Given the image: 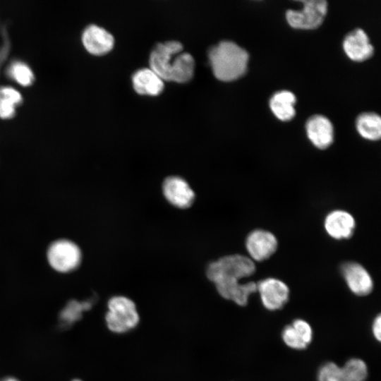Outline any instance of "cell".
<instances>
[{
  "mask_svg": "<svg viewBox=\"0 0 381 381\" xmlns=\"http://www.w3.org/2000/svg\"><path fill=\"white\" fill-rule=\"evenodd\" d=\"M139 321L140 315L133 300L123 296H114L109 299L105 322L111 332L126 333L136 327Z\"/></svg>",
  "mask_w": 381,
  "mask_h": 381,
  "instance_id": "3",
  "label": "cell"
},
{
  "mask_svg": "<svg viewBox=\"0 0 381 381\" xmlns=\"http://www.w3.org/2000/svg\"><path fill=\"white\" fill-rule=\"evenodd\" d=\"M306 131L310 141L318 149L325 150L333 143V126L325 116L315 114L310 116L306 121Z\"/></svg>",
  "mask_w": 381,
  "mask_h": 381,
  "instance_id": "12",
  "label": "cell"
},
{
  "mask_svg": "<svg viewBox=\"0 0 381 381\" xmlns=\"http://www.w3.org/2000/svg\"><path fill=\"white\" fill-rule=\"evenodd\" d=\"M343 49L346 56L356 62L370 59L374 52L367 34L361 28H356L345 36Z\"/></svg>",
  "mask_w": 381,
  "mask_h": 381,
  "instance_id": "13",
  "label": "cell"
},
{
  "mask_svg": "<svg viewBox=\"0 0 381 381\" xmlns=\"http://www.w3.org/2000/svg\"><path fill=\"white\" fill-rule=\"evenodd\" d=\"M71 381H82V380L80 379L75 378V379L72 380Z\"/></svg>",
  "mask_w": 381,
  "mask_h": 381,
  "instance_id": "26",
  "label": "cell"
},
{
  "mask_svg": "<svg viewBox=\"0 0 381 381\" xmlns=\"http://www.w3.org/2000/svg\"><path fill=\"white\" fill-rule=\"evenodd\" d=\"M93 305V300L78 301H70L59 313V321L64 327L71 326L78 321L84 312L89 310Z\"/></svg>",
  "mask_w": 381,
  "mask_h": 381,
  "instance_id": "21",
  "label": "cell"
},
{
  "mask_svg": "<svg viewBox=\"0 0 381 381\" xmlns=\"http://www.w3.org/2000/svg\"><path fill=\"white\" fill-rule=\"evenodd\" d=\"M372 331L375 338L380 341L381 339V316L380 314L377 315L373 321Z\"/></svg>",
  "mask_w": 381,
  "mask_h": 381,
  "instance_id": "24",
  "label": "cell"
},
{
  "mask_svg": "<svg viewBox=\"0 0 381 381\" xmlns=\"http://www.w3.org/2000/svg\"><path fill=\"white\" fill-rule=\"evenodd\" d=\"M214 284L222 297L241 306H246L249 296L257 291V284L254 282L241 284L238 280L224 279Z\"/></svg>",
  "mask_w": 381,
  "mask_h": 381,
  "instance_id": "16",
  "label": "cell"
},
{
  "mask_svg": "<svg viewBox=\"0 0 381 381\" xmlns=\"http://www.w3.org/2000/svg\"><path fill=\"white\" fill-rule=\"evenodd\" d=\"M132 82L135 91L140 95L157 96L164 89V81L150 68L137 71Z\"/></svg>",
  "mask_w": 381,
  "mask_h": 381,
  "instance_id": "18",
  "label": "cell"
},
{
  "mask_svg": "<svg viewBox=\"0 0 381 381\" xmlns=\"http://www.w3.org/2000/svg\"><path fill=\"white\" fill-rule=\"evenodd\" d=\"M282 337L289 347L302 350L306 349L313 339V330L309 323L301 319H296L284 327Z\"/></svg>",
  "mask_w": 381,
  "mask_h": 381,
  "instance_id": "17",
  "label": "cell"
},
{
  "mask_svg": "<svg viewBox=\"0 0 381 381\" xmlns=\"http://www.w3.org/2000/svg\"><path fill=\"white\" fill-rule=\"evenodd\" d=\"M296 99L289 90L275 92L270 99L269 105L274 115L282 121L291 120L296 115L294 104Z\"/></svg>",
  "mask_w": 381,
  "mask_h": 381,
  "instance_id": "19",
  "label": "cell"
},
{
  "mask_svg": "<svg viewBox=\"0 0 381 381\" xmlns=\"http://www.w3.org/2000/svg\"><path fill=\"white\" fill-rule=\"evenodd\" d=\"M341 274L351 291L359 296L370 294L373 282L366 269L355 262H346L341 266Z\"/></svg>",
  "mask_w": 381,
  "mask_h": 381,
  "instance_id": "10",
  "label": "cell"
},
{
  "mask_svg": "<svg viewBox=\"0 0 381 381\" xmlns=\"http://www.w3.org/2000/svg\"><path fill=\"white\" fill-rule=\"evenodd\" d=\"M11 74L18 83L23 86L30 85L34 79L31 69L22 62H16L12 65Z\"/></svg>",
  "mask_w": 381,
  "mask_h": 381,
  "instance_id": "23",
  "label": "cell"
},
{
  "mask_svg": "<svg viewBox=\"0 0 381 381\" xmlns=\"http://www.w3.org/2000/svg\"><path fill=\"white\" fill-rule=\"evenodd\" d=\"M258 291L263 306L269 310L281 309L288 301L289 289L282 281L268 277L257 283Z\"/></svg>",
  "mask_w": 381,
  "mask_h": 381,
  "instance_id": "8",
  "label": "cell"
},
{
  "mask_svg": "<svg viewBox=\"0 0 381 381\" xmlns=\"http://www.w3.org/2000/svg\"><path fill=\"white\" fill-rule=\"evenodd\" d=\"M303 8L299 11L289 9L286 12L289 25L301 30L318 28L323 22L327 12V2L325 0L300 1Z\"/></svg>",
  "mask_w": 381,
  "mask_h": 381,
  "instance_id": "5",
  "label": "cell"
},
{
  "mask_svg": "<svg viewBox=\"0 0 381 381\" xmlns=\"http://www.w3.org/2000/svg\"><path fill=\"white\" fill-rule=\"evenodd\" d=\"M47 258L51 267L59 272H68L75 270L81 260L79 247L68 240H59L49 248Z\"/></svg>",
  "mask_w": 381,
  "mask_h": 381,
  "instance_id": "7",
  "label": "cell"
},
{
  "mask_svg": "<svg viewBox=\"0 0 381 381\" xmlns=\"http://www.w3.org/2000/svg\"><path fill=\"white\" fill-rule=\"evenodd\" d=\"M162 190L165 198L179 208L189 207L195 198L194 191L190 185L179 176L167 177L163 182Z\"/></svg>",
  "mask_w": 381,
  "mask_h": 381,
  "instance_id": "11",
  "label": "cell"
},
{
  "mask_svg": "<svg viewBox=\"0 0 381 381\" xmlns=\"http://www.w3.org/2000/svg\"><path fill=\"white\" fill-rule=\"evenodd\" d=\"M1 381H20L18 379L14 377L8 376L4 378Z\"/></svg>",
  "mask_w": 381,
  "mask_h": 381,
  "instance_id": "25",
  "label": "cell"
},
{
  "mask_svg": "<svg viewBox=\"0 0 381 381\" xmlns=\"http://www.w3.org/2000/svg\"><path fill=\"white\" fill-rule=\"evenodd\" d=\"M182 51V44L177 41L157 44L150 54V68L163 81L188 82L194 73L195 61L190 54Z\"/></svg>",
  "mask_w": 381,
  "mask_h": 381,
  "instance_id": "1",
  "label": "cell"
},
{
  "mask_svg": "<svg viewBox=\"0 0 381 381\" xmlns=\"http://www.w3.org/2000/svg\"><path fill=\"white\" fill-rule=\"evenodd\" d=\"M246 247L252 260L261 262L268 259L275 253L278 241L270 231L255 229L248 235Z\"/></svg>",
  "mask_w": 381,
  "mask_h": 381,
  "instance_id": "9",
  "label": "cell"
},
{
  "mask_svg": "<svg viewBox=\"0 0 381 381\" xmlns=\"http://www.w3.org/2000/svg\"><path fill=\"white\" fill-rule=\"evenodd\" d=\"M368 375L365 363L359 358H351L343 367L333 362L324 363L318 373V381H365Z\"/></svg>",
  "mask_w": 381,
  "mask_h": 381,
  "instance_id": "6",
  "label": "cell"
},
{
  "mask_svg": "<svg viewBox=\"0 0 381 381\" xmlns=\"http://www.w3.org/2000/svg\"><path fill=\"white\" fill-rule=\"evenodd\" d=\"M255 270V265L250 258L234 254L211 262L207 268L206 275L213 283L224 279L240 281L253 275Z\"/></svg>",
  "mask_w": 381,
  "mask_h": 381,
  "instance_id": "4",
  "label": "cell"
},
{
  "mask_svg": "<svg viewBox=\"0 0 381 381\" xmlns=\"http://www.w3.org/2000/svg\"><path fill=\"white\" fill-rule=\"evenodd\" d=\"M326 232L334 239H347L352 236L356 226L353 217L346 211L336 210L325 219Z\"/></svg>",
  "mask_w": 381,
  "mask_h": 381,
  "instance_id": "14",
  "label": "cell"
},
{
  "mask_svg": "<svg viewBox=\"0 0 381 381\" xmlns=\"http://www.w3.org/2000/svg\"><path fill=\"white\" fill-rule=\"evenodd\" d=\"M208 57L212 72L219 80L234 81L247 71L248 53L231 41H222L211 48Z\"/></svg>",
  "mask_w": 381,
  "mask_h": 381,
  "instance_id": "2",
  "label": "cell"
},
{
  "mask_svg": "<svg viewBox=\"0 0 381 381\" xmlns=\"http://www.w3.org/2000/svg\"><path fill=\"white\" fill-rule=\"evenodd\" d=\"M357 131L363 138L375 141L381 136V119L374 112H364L356 119Z\"/></svg>",
  "mask_w": 381,
  "mask_h": 381,
  "instance_id": "20",
  "label": "cell"
},
{
  "mask_svg": "<svg viewBox=\"0 0 381 381\" xmlns=\"http://www.w3.org/2000/svg\"><path fill=\"white\" fill-rule=\"evenodd\" d=\"M83 44L86 50L97 56L110 52L114 44V39L105 29L95 25L88 26L82 36Z\"/></svg>",
  "mask_w": 381,
  "mask_h": 381,
  "instance_id": "15",
  "label": "cell"
},
{
  "mask_svg": "<svg viewBox=\"0 0 381 381\" xmlns=\"http://www.w3.org/2000/svg\"><path fill=\"white\" fill-rule=\"evenodd\" d=\"M22 101L18 91L11 87L0 88V117L11 118L15 114V107Z\"/></svg>",
  "mask_w": 381,
  "mask_h": 381,
  "instance_id": "22",
  "label": "cell"
}]
</instances>
